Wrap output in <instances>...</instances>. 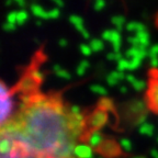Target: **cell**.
<instances>
[{
  "mask_svg": "<svg viewBox=\"0 0 158 158\" xmlns=\"http://www.w3.org/2000/svg\"><path fill=\"white\" fill-rule=\"evenodd\" d=\"M17 18H18V11H11L7 15V22L17 24Z\"/></svg>",
  "mask_w": 158,
  "mask_h": 158,
  "instance_id": "28",
  "label": "cell"
},
{
  "mask_svg": "<svg viewBox=\"0 0 158 158\" xmlns=\"http://www.w3.org/2000/svg\"><path fill=\"white\" fill-rule=\"evenodd\" d=\"M125 80H127V81L130 82V84L133 85L134 82H135L136 80H137V79H136L135 77H134L132 74H127V75H126V77H125Z\"/></svg>",
  "mask_w": 158,
  "mask_h": 158,
  "instance_id": "41",
  "label": "cell"
},
{
  "mask_svg": "<svg viewBox=\"0 0 158 158\" xmlns=\"http://www.w3.org/2000/svg\"><path fill=\"white\" fill-rule=\"evenodd\" d=\"M79 65L81 67H84V68H88L89 66H90V64H89V62L87 60V59H82V60H80V63H79Z\"/></svg>",
  "mask_w": 158,
  "mask_h": 158,
  "instance_id": "44",
  "label": "cell"
},
{
  "mask_svg": "<svg viewBox=\"0 0 158 158\" xmlns=\"http://www.w3.org/2000/svg\"><path fill=\"white\" fill-rule=\"evenodd\" d=\"M122 58H123V56H122L121 53L110 52L106 54V59H108V60H116V62H118V60H121Z\"/></svg>",
  "mask_w": 158,
  "mask_h": 158,
  "instance_id": "26",
  "label": "cell"
},
{
  "mask_svg": "<svg viewBox=\"0 0 158 158\" xmlns=\"http://www.w3.org/2000/svg\"><path fill=\"white\" fill-rule=\"evenodd\" d=\"M56 74V76H58V77H60V78H63V79H70V74H69L68 72H66L65 69H60L59 72H57V73H55Z\"/></svg>",
  "mask_w": 158,
  "mask_h": 158,
  "instance_id": "35",
  "label": "cell"
},
{
  "mask_svg": "<svg viewBox=\"0 0 158 158\" xmlns=\"http://www.w3.org/2000/svg\"><path fill=\"white\" fill-rule=\"evenodd\" d=\"M120 146L126 153H130L132 151V144L130 142V139H127V138H121L120 139Z\"/></svg>",
  "mask_w": 158,
  "mask_h": 158,
  "instance_id": "20",
  "label": "cell"
},
{
  "mask_svg": "<svg viewBox=\"0 0 158 158\" xmlns=\"http://www.w3.org/2000/svg\"><path fill=\"white\" fill-rule=\"evenodd\" d=\"M76 27V30H78V31H79V32H80V33H82V32H84V31H85V30H86V29H85V27H84V24L77 25V27Z\"/></svg>",
  "mask_w": 158,
  "mask_h": 158,
  "instance_id": "51",
  "label": "cell"
},
{
  "mask_svg": "<svg viewBox=\"0 0 158 158\" xmlns=\"http://www.w3.org/2000/svg\"><path fill=\"white\" fill-rule=\"evenodd\" d=\"M135 36L138 39L141 45H143V46H145V47L149 46V35H148V32L146 30L145 31H141V32L135 33Z\"/></svg>",
  "mask_w": 158,
  "mask_h": 158,
  "instance_id": "12",
  "label": "cell"
},
{
  "mask_svg": "<svg viewBox=\"0 0 158 158\" xmlns=\"http://www.w3.org/2000/svg\"><path fill=\"white\" fill-rule=\"evenodd\" d=\"M69 112H70V114L76 115V114L81 113V110H80V106H77V104H73V106H69Z\"/></svg>",
  "mask_w": 158,
  "mask_h": 158,
  "instance_id": "36",
  "label": "cell"
},
{
  "mask_svg": "<svg viewBox=\"0 0 158 158\" xmlns=\"http://www.w3.org/2000/svg\"><path fill=\"white\" fill-rule=\"evenodd\" d=\"M132 86H133V88L135 89L136 91H142V90H144L146 88V81L141 80V79H137Z\"/></svg>",
  "mask_w": 158,
  "mask_h": 158,
  "instance_id": "24",
  "label": "cell"
},
{
  "mask_svg": "<svg viewBox=\"0 0 158 158\" xmlns=\"http://www.w3.org/2000/svg\"><path fill=\"white\" fill-rule=\"evenodd\" d=\"M69 158H76V157H75L74 155H72V156H70V157H69Z\"/></svg>",
  "mask_w": 158,
  "mask_h": 158,
  "instance_id": "56",
  "label": "cell"
},
{
  "mask_svg": "<svg viewBox=\"0 0 158 158\" xmlns=\"http://www.w3.org/2000/svg\"><path fill=\"white\" fill-rule=\"evenodd\" d=\"M106 121H108V113L103 110L97 109L90 114L87 122L90 127H92L94 130H99L106 123Z\"/></svg>",
  "mask_w": 158,
  "mask_h": 158,
  "instance_id": "2",
  "label": "cell"
},
{
  "mask_svg": "<svg viewBox=\"0 0 158 158\" xmlns=\"http://www.w3.org/2000/svg\"><path fill=\"white\" fill-rule=\"evenodd\" d=\"M148 103L153 110L158 112V80H153L147 92Z\"/></svg>",
  "mask_w": 158,
  "mask_h": 158,
  "instance_id": "4",
  "label": "cell"
},
{
  "mask_svg": "<svg viewBox=\"0 0 158 158\" xmlns=\"http://www.w3.org/2000/svg\"><path fill=\"white\" fill-rule=\"evenodd\" d=\"M146 109V102L144 100H134L128 106V112L131 114H138L141 115Z\"/></svg>",
  "mask_w": 158,
  "mask_h": 158,
  "instance_id": "8",
  "label": "cell"
},
{
  "mask_svg": "<svg viewBox=\"0 0 158 158\" xmlns=\"http://www.w3.org/2000/svg\"><path fill=\"white\" fill-rule=\"evenodd\" d=\"M87 143L91 148H99L103 143V136L99 130H92L88 134Z\"/></svg>",
  "mask_w": 158,
  "mask_h": 158,
  "instance_id": "6",
  "label": "cell"
},
{
  "mask_svg": "<svg viewBox=\"0 0 158 158\" xmlns=\"http://www.w3.org/2000/svg\"><path fill=\"white\" fill-rule=\"evenodd\" d=\"M81 35H82V37L84 39H86V40H88V39H90V33L87 31V30H85L84 32L81 33Z\"/></svg>",
  "mask_w": 158,
  "mask_h": 158,
  "instance_id": "48",
  "label": "cell"
},
{
  "mask_svg": "<svg viewBox=\"0 0 158 158\" xmlns=\"http://www.w3.org/2000/svg\"><path fill=\"white\" fill-rule=\"evenodd\" d=\"M2 29L5 30V31H7V32H9V31H13V30L17 29V24H12V23L6 22L5 24L2 25Z\"/></svg>",
  "mask_w": 158,
  "mask_h": 158,
  "instance_id": "38",
  "label": "cell"
},
{
  "mask_svg": "<svg viewBox=\"0 0 158 158\" xmlns=\"http://www.w3.org/2000/svg\"><path fill=\"white\" fill-rule=\"evenodd\" d=\"M54 3L58 7H64V1L62 0H54Z\"/></svg>",
  "mask_w": 158,
  "mask_h": 158,
  "instance_id": "50",
  "label": "cell"
},
{
  "mask_svg": "<svg viewBox=\"0 0 158 158\" xmlns=\"http://www.w3.org/2000/svg\"><path fill=\"white\" fill-rule=\"evenodd\" d=\"M154 125L151 123H147L146 122L145 124H143L142 126H139L138 131L139 133L143 134V135H147V136H153L154 135Z\"/></svg>",
  "mask_w": 158,
  "mask_h": 158,
  "instance_id": "14",
  "label": "cell"
},
{
  "mask_svg": "<svg viewBox=\"0 0 158 158\" xmlns=\"http://www.w3.org/2000/svg\"><path fill=\"white\" fill-rule=\"evenodd\" d=\"M98 109L100 110H103V111L108 112V111H114V106H113V102H112L111 99L103 97L99 100L98 102Z\"/></svg>",
  "mask_w": 158,
  "mask_h": 158,
  "instance_id": "11",
  "label": "cell"
},
{
  "mask_svg": "<svg viewBox=\"0 0 158 158\" xmlns=\"http://www.w3.org/2000/svg\"><path fill=\"white\" fill-rule=\"evenodd\" d=\"M110 74H111L115 79H118V81H120V80H123V79H125V77H126V75L124 74V73L118 72V70H113V72H111Z\"/></svg>",
  "mask_w": 158,
  "mask_h": 158,
  "instance_id": "34",
  "label": "cell"
},
{
  "mask_svg": "<svg viewBox=\"0 0 158 158\" xmlns=\"http://www.w3.org/2000/svg\"><path fill=\"white\" fill-rule=\"evenodd\" d=\"M141 63H142L141 59L136 58V57H134V58H132V59H128V69L127 70H135L136 68H138V67L141 66Z\"/></svg>",
  "mask_w": 158,
  "mask_h": 158,
  "instance_id": "21",
  "label": "cell"
},
{
  "mask_svg": "<svg viewBox=\"0 0 158 158\" xmlns=\"http://www.w3.org/2000/svg\"><path fill=\"white\" fill-rule=\"evenodd\" d=\"M30 9H31V12H32L35 17L40 18V19H49L48 12H46V11H45L40 5L32 3V5L30 6Z\"/></svg>",
  "mask_w": 158,
  "mask_h": 158,
  "instance_id": "10",
  "label": "cell"
},
{
  "mask_svg": "<svg viewBox=\"0 0 158 158\" xmlns=\"http://www.w3.org/2000/svg\"><path fill=\"white\" fill-rule=\"evenodd\" d=\"M98 158H102V157H98Z\"/></svg>",
  "mask_w": 158,
  "mask_h": 158,
  "instance_id": "58",
  "label": "cell"
},
{
  "mask_svg": "<svg viewBox=\"0 0 158 158\" xmlns=\"http://www.w3.org/2000/svg\"><path fill=\"white\" fill-rule=\"evenodd\" d=\"M134 158H146V157H144V156H136V157H134Z\"/></svg>",
  "mask_w": 158,
  "mask_h": 158,
  "instance_id": "55",
  "label": "cell"
},
{
  "mask_svg": "<svg viewBox=\"0 0 158 158\" xmlns=\"http://www.w3.org/2000/svg\"><path fill=\"white\" fill-rule=\"evenodd\" d=\"M116 69H118V72H121V73H124V70H127L128 69V59L122 58L121 60H118V65H116Z\"/></svg>",
  "mask_w": 158,
  "mask_h": 158,
  "instance_id": "23",
  "label": "cell"
},
{
  "mask_svg": "<svg viewBox=\"0 0 158 158\" xmlns=\"http://www.w3.org/2000/svg\"><path fill=\"white\" fill-rule=\"evenodd\" d=\"M125 29L127 31H135L136 33L141 32V31H145V25L141 22H136V21H132V22H128L125 25Z\"/></svg>",
  "mask_w": 158,
  "mask_h": 158,
  "instance_id": "13",
  "label": "cell"
},
{
  "mask_svg": "<svg viewBox=\"0 0 158 158\" xmlns=\"http://www.w3.org/2000/svg\"><path fill=\"white\" fill-rule=\"evenodd\" d=\"M73 155L76 158H92L94 157V148L88 144H76Z\"/></svg>",
  "mask_w": 158,
  "mask_h": 158,
  "instance_id": "5",
  "label": "cell"
},
{
  "mask_svg": "<svg viewBox=\"0 0 158 158\" xmlns=\"http://www.w3.org/2000/svg\"><path fill=\"white\" fill-rule=\"evenodd\" d=\"M79 49H80V52L82 53V55H85V56H90L92 53V49L90 48V46H89V44H80L79 45Z\"/></svg>",
  "mask_w": 158,
  "mask_h": 158,
  "instance_id": "25",
  "label": "cell"
},
{
  "mask_svg": "<svg viewBox=\"0 0 158 158\" xmlns=\"http://www.w3.org/2000/svg\"><path fill=\"white\" fill-rule=\"evenodd\" d=\"M102 40H106V41H110V37H111V30H106L101 33Z\"/></svg>",
  "mask_w": 158,
  "mask_h": 158,
  "instance_id": "40",
  "label": "cell"
},
{
  "mask_svg": "<svg viewBox=\"0 0 158 158\" xmlns=\"http://www.w3.org/2000/svg\"><path fill=\"white\" fill-rule=\"evenodd\" d=\"M110 42L113 44H121V34L118 31H116L115 29L111 30V37H110Z\"/></svg>",
  "mask_w": 158,
  "mask_h": 158,
  "instance_id": "19",
  "label": "cell"
},
{
  "mask_svg": "<svg viewBox=\"0 0 158 158\" xmlns=\"http://www.w3.org/2000/svg\"><path fill=\"white\" fill-rule=\"evenodd\" d=\"M29 18V15L24 9H21L18 11V18H17V25H22Z\"/></svg>",
  "mask_w": 158,
  "mask_h": 158,
  "instance_id": "18",
  "label": "cell"
},
{
  "mask_svg": "<svg viewBox=\"0 0 158 158\" xmlns=\"http://www.w3.org/2000/svg\"><path fill=\"white\" fill-rule=\"evenodd\" d=\"M146 120H147V114L146 113H143V114H141V115H138L135 121V125H137L138 127H139V126H142L143 124L146 123Z\"/></svg>",
  "mask_w": 158,
  "mask_h": 158,
  "instance_id": "31",
  "label": "cell"
},
{
  "mask_svg": "<svg viewBox=\"0 0 158 158\" xmlns=\"http://www.w3.org/2000/svg\"><path fill=\"white\" fill-rule=\"evenodd\" d=\"M29 76L31 77V78L33 79V80H35V81L39 84V82H41L43 80V78H44V75L41 73V70L37 68H32L30 69L29 72Z\"/></svg>",
  "mask_w": 158,
  "mask_h": 158,
  "instance_id": "16",
  "label": "cell"
},
{
  "mask_svg": "<svg viewBox=\"0 0 158 158\" xmlns=\"http://www.w3.org/2000/svg\"><path fill=\"white\" fill-rule=\"evenodd\" d=\"M36 86H37V82L35 80H33L29 75H27V76H24L20 80L19 85H18V89H19L20 91L29 94V92L33 91L36 88Z\"/></svg>",
  "mask_w": 158,
  "mask_h": 158,
  "instance_id": "7",
  "label": "cell"
},
{
  "mask_svg": "<svg viewBox=\"0 0 158 158\" xmlns=\"http://www.w3.org/2000/svg\"><path fill=\"white\" fill-rule=\"evenodd\" d=\"M15 141L8 137H1L0 141V153L1 155H9L13 149Z\"/></svg>",
  "mask_w": 158,
  "mask_h": 158,
  "instance_id": "9",
  "label": "cell"
},
{
  "mask_svg": "<svg viewBox=\"0 0 158 158\" xmlns=\"http://www.w3.org/2000/svg\"><path fill=\"white\" fill-rule=\"evenodd\" d=\"M85 72H86V68H84V67H81L80 65H78L76 68V73L78 76H82V75L85 74Z\"/></svg>",
  "mask_w": 158,
  "mask_h": 158,
  "instance_id": "43",
  "label": "cell"
},
{
  "mask_svg": "<svg viewBox=\"0 0 158 158\" xmlns=\"http://www.w3.org/2000/svg\"><path fill=\"white\" fill-rule=\"evenodd\" d=\"M111 22L116 27H123L124 22H125V17L124 15H113L111 18Z\"/></svg>",
  "mask_w": 158,
  "mask_h": 158,
  "instance_id": "22",
  "label": "cell"
},
{
  "mask_svg": "<svg viewBox=\"0 0 158 158\" xmlns=\"http://www.w3.org/2000/svg\"><path fill=\"white\" fill-rule=\"evenodd\" d=\"M137 52H138L137 47H134V46L130 47V48H128L127 51L125 52V57H126V58H128V59L134 58V57L136 56V54H137Z\"/></svg>",
  "mask_w": 158,
  "mask_h": 158,
  "instance_id": "29",
  "label": "cell"
},
{
  "mask_svg": "<svg viewBox=\"0 0 158 158\" xmlns=\"http://www.w3.org/2000/svg\"><path fill=\"white\" fill-rule=\"evenodd\" d=\"M149 65H151L153 68H157V67H158V57H155V58L149 59Z\"/></svg>",
  "mask_w": 158,
  "mask_h": 158,
  "instance_id": "42",
  "label": "cell"
},
{
  "mask_svg": "<svg viewBox=\"0 0 158 158\" xmlns=\"http://www.w3.org/2000/svg\"><path fill=\"white\" fill-rule=\"evenodd\" d=\"M106 82H108V85L109 86H111V87H114L116 84L118 82V79H115L113 76H112L111 74H109L108 76L106 77Z\"/></svg>",
  "mask_w": 158,
  "mask_h": 158,
  "instance_id": "33",
  "label": "cell"
},
{
  "mask_svg": "<svg viewBox=\"0 0 158 158\" xmlns=\"http://www.w3.org/2000/svg\"><path fill=\"white\" fill-rule=\"evenodd\" d=\"M52 69H53V70H54V72H55V73H57V72H59V70H60V69H62V67L59 66V65L55 64V65H53Z\"/></svg>",
  "mask_w": 158,
  "mask_h": 158,
  "instance_id": "49",
  "label": "cell"
},
{
  "mask_svg": "<svg viewBox=\"0 0 158 158\" xmlns=\"http://www.w3.org/2000/svg\"><path fill=\"white\" fill-rule=\"evenodd\" d=\"M120 91H121L122 94H126V92H127V87L122 85V86L120 87Z\"/></svg>",
  "mask_w": 158,
  "mask_h": 158,
  "instance_id": "52",
  "label": "cell"
},
{
  "mask_svg": "<svg viewBox=\"0 0 158 158\" xmlns=\"http://www.w3.org/2000/svg\"><path fill=\"white\" fill-rule=\"evenodd\" d=\"M59 17V9L58 8H54V9L48 11V18L49 19H57Z\"/></svg>",
  "mask_w": 158,
  "mask_h": 158,
  "instance_id": "37",
  "label": "cell"
},
{
  "mask_svg": "<svg viewBox=\"0 0 158 158\" xmlns=\"http://www.w3.org/2000/svg\"><path fill=\"white\" fill-rule=\"evenodd\" d=\"M15 3H17L18 6H20L22 9L25 7V6H27V2H25L24 0H15Z\"/></svg>",
  "mask_w": 158,
  "mask_h": 158,
  "instance_id": "45",
  "label": "cell"
},
{
  "mask_svg": "<svg viewBox=\"0 0 158 158\" xmlns=\"http://www.w3.org/2000/svg\"><path fill=\"white\" fill-rule=\"evenodd\" d=\"M89 46H90V48L92 49V52H100V51H102L103 49V42H102L101 40L99 39H92L90 42H89Z\"/></svg>",
  "mask_w": 158,
  "mask_h": 158,
  "instance_id": "15",
  "label": "cell"
},
{
  "mask_svg": "<svg viewBox=\"0 0 158 158\" xmlns=\"http://www.w3.org/2000/svg\"><path fill=\"white\" fill-rule=\"evenodd\" d=\"M11 3H12V1H11V0H7V1H6V6H10Z\"/></svg>",
  "mask_w": 158,
  "mask_h": 158,
  "instance_id": "53",
  "label": "cell"
},
{
  "mask_svg": "<svg viewBox=\"0 0 158 158\" xmlns=\"http://www.w3.org/2000/svg\"><path fill=\"white\" fill-rule=\"evenodd\" d=\"M151 155L153 158H157L158 157V149H155V148H153L151 151Z\"/></svg>",
  "mask_w": 158,
  "mask_h": 158,
  "instance_id": "47",
  "label": "cell"
},
{
  "mask_svg": "<svg viewBox=\"0 0 158 158\" xmlns=\"http://www.w3.org/2000/svg\"><path fill=\"white\" fill-rule=\"evenodd\" d=\"M0 100H1V113H0V123L3 125L7 123V118H9L12 110V99L10 96L9 89L6 87L5 82H0Z\"/></svg>",
  "mask_w": 158,
  "mask_h": 158,
  "instance_id": "1",
  "label": "cell"
},
{
  "mask_svg": "<svg viewBox=\"0 0 158 158\" xmlns=\"http://www.w3.org/2000/svg\"><path fill=\"white\" fill-rule=\"evenodd\" d=\"M90 90L94 94H99V96H106L108 94V90L101 85H91L90 86Z\"/></svg>",
  "mask_w": 158,
  "mask_h": 158,
  "instance_id": "17",
  "label": "cell"
},
{
  "mask_svg": "<svg viewBox=\"0 0 158 158\" xmlns=\"http://www.w3.org/2000/svg\"><path fill=\"white\" fill-rule=\"evenodd\" d=\"M157 143H158V137H157Z\"/></svg>",
  "mask_w": 158,
  "mask_h": 158,
  "instance_id": "57",
  "label": "cell"
},
{
  "mask_svg": "<svg viewBox=\"0 0 158 158\" xmlns=\"http://www.w3.org/2000/svg\"><path fill=\"white\" fill-rule=\"evenodd\" d=\"M58 45L60 47H65V46H67V41L65 39H60L58 41Z\"/></svg>",
  "mask_w": 158,
  "mask_h": 158,
  "instance_id": "46",
  "label": "cell"
},
{
  "mask_svg": "<svg viewBox=\"0 0 158 158\" xmlns=\"http://www.w3.org/2000/svg\"><path fill=\"white\" fill-rule=\"evenodd\" d=\"M35 24H36V25H37V27H40V25L42 24V23H41V21H40V20H37L36 22H35Z\"/></svg>",
  "mask_w": 158,
  "mask_h": 158,
  "instance_id": "54",
  "label": "cell"
},
{
  "mask_svg": "<svg viewBox=\"0 0 158 158\" xmlns=\"http://www.w3.org/2000/svg\"><path fill=\"white\" fill-rule=\"evenodd\" d=\"M147 56L149 57V59L158 57V44H155V45H153V46L149 47L148 53H147Z\"/></svg>",
  "mask_w": 158,
  "mask_h": 158,
  "instance_id": "27",
  "label": "cell"
},
{
  "mask_svg": "<svg viewBox=\"0 0 158 158\" xmlns=\"http://www.w3.org/2000/svg\"><path fill=\"white\" fill-rule=\"evenodd\" d=\"M69 21H70V22H72L75 27L82 24V18L79 17V15H69Z\"/></svg>",
  "mask_w": 158,
  "mask_h": 158,
  "instance_id": "30",
  "label": "cell"
},
{
  "mask_svg": "<svg viewBox=\"0 0 158 158\" xmlns=\"http://www.w3.org/2000/svg\"><path fill=\"white\" fill-rule=\"evenodd\" d=\"M104 6H106V1L104 0H96L94 2V9L96 11H100V10L103 9Z\"/></svg>",
  "mask_w": 158,
  "mask_h": 158,
  "instance_id": "32",
  "label": "cell"
},
{
  "mask_svg": "<svg viewBox=\"0 0 158 158\" xmlns=\"http://www.w3.org/2000/svg\"><path fill=\"white\" fill-rule=\"evenodd\" d=\"M127 42L130 43V44H132V46H134V47H136L137 45H139V41H138V39L136 36H128Z\"/></svg>",
  "mask_w": 158,
  "mask_h": 158,
  "instance_id": "39",
  "label": "cell"
},
{
  "mask_svg": "<svg viewBox=\"0 0 158 158\" xmlns=\"http://www.w3.org/2000/svg\"><path fill=\"white\" fill-rule=\"evenodd\" d=\"M99 153H101L102 155L106 156V157H113V156L120 155L121 149L114 141L106 139V141H103L102 145L99 147Z\"/></svg>",
  "mask_w": 158,
  "mask_h": 158,
  "instance_id": "3",
  "label": "cell"
},
{
  "mask_svg": "<svg viewBox=\"0 0 158 158\" xmlns=\"http://www.w3.org/2000/svg\"><path fill=\"white\" fill-rule=\"evenodd\" d=\"M157 158H158V157H157Z\"/></svg>",
  "mask_w": 158,
  "mask_h": 158,
  "instance_id": "59",
  "label": "cell"
}]
</instances>
